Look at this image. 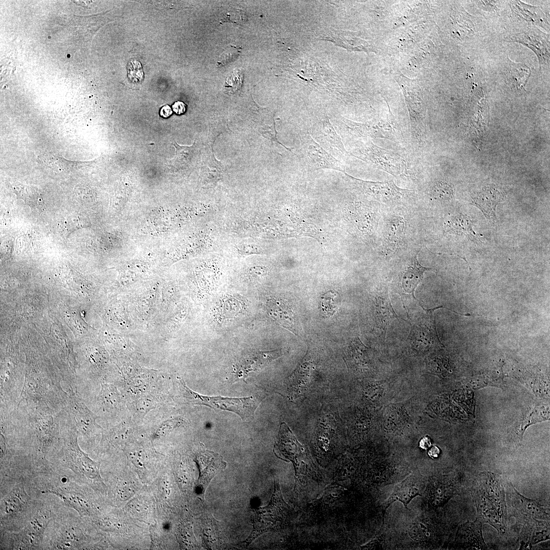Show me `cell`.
<instances>
[{"instance_id": "1", "label": "cell", "mask_w": 550, "mask_h": 550, "mask_svg": "<svg viewBox=\"0 0 550 550\" xmlns=\"http://www.w3.org/2000/svg\"><path fill=\"white\" fill-rule=\"evenodd\" d=\"M274 452L280 459L292 463L297 486L299 482L318 481L322 479V474L319 468L284 422L280 425Z\"/></svg>"}, {"instance_id": "2", "label": "cell", "mask_w": 550, "mask_h": 550, "mask_svg": "<svg viewBox=\"0 0 550 550\" xmlns=\"http://www.w3.org/2000/svg\"><path fill=\"white\" fill-rule=\"evenodd\" d=\"M292 512L293 509L284 500L279 483L275 481L269 503L256 509L254 512L253 530L244 543L249 545L264 533L284 529L291 521Z\"/></svg>"}, {"instance_id": "3", "label": "cell", "mask_w": 550, "mask_h": 550, "mask_svg": "<svg viewBox=\"0 0 550 550\" xmlns=\"http://www.w3.org/2000/svg\"><path fill=\"white\" fill-rule=\"evenodd\" d=\"M180 385L183 401L186 403L232 411L239 416L243 421L253 418L258 405L252 397L229 398L204 396L190 390L182 379H180Z\"/></svg>"}, {"instance_id": "4", "label": "cell", "mask_w": 550, "mask_h": 550, "mask_svg": "<svg viewBox=\"0 0 550 550\" xmlns=\"http://www.w3.org/2000/svg\"><path fill=\"white\" fill-rule=\"evenodd\" d=\"M78 432L73 425L64 437L62 454L66 465L79 475L90 479L99 478L97 466L80 448L77 443Z\"/></svg>"}, {"instance_id": "5", "label": "cell", "mask_w": 550, "mask_h": 550, "mask_svg": "<svg viewBox=\"0 0 550 550\" xmlns=\"http://www.w3.org/2000/svg\"><path fill=\"white\" fill-rule=\"evenodd\" d=\"M396 77L407 103L413 132L420 141L426 133V105L422 91L413 80L403 75Z\"/></svg>"}, {"instance_id": "6", "label": "cell", "mask_w": 550, "mask_h": 550, "mask_svg": "<svg viewBox=\"0 0 550 550\" xmlns=\"http://www.w3.org/2000/svg\"><path fill=\"white\" fill-rule=\"evenodd\" d=\"M27 421L37 442L39 450L46 454L55 445L60 436V421L56 415L38 411H29Z\"/></svg>"}, {"instance_id": "7", "label": "cell", "mask_w": 550, "mask_h": 550, "mask_svg": "<svg viewBox=\"0 0 550 550\" xmlns=\"http://www.w3.org/2000/svg\"><path fill=\"white\" fill-rule=\"evenodd\" d=\"M66 404L64 409L70 417L73 426L78 433L90 438L95 432L101 430L96 422L98 418L86 406L77 389H68Z\"/></svg>"}, {"instance_id": "8", "label": "cell", "mask_w": 550, "mask_h": 550, "mask_svg": "<svg viewBox=\"0 0 550 550\" xmlns=\"http://www.w3.org/2000/svg\"><path fill=\"white\" fill-rule=\"evenodd\" d=\"M299 150L306 164L313 170L331 169L345 173L344 166L323 148L308 131L298 134Z\"/></svg>"}, {"instance_id": "9", "label": "cell", "mask_w": 550, "mask_h": 550, "mask_svg": "<svg viewBox=\"0 0 550 550\" xmlns=\"http://www.w3.org/2000/svg\"><path fill=\"white\" fill-rule=\"evenodd\" d=\"M310 131L312 138L335 157L346 159L349 156L325 113H320L314 117Z\"/></svg>"}, {"instance_id": "10", "label": "cell", "mask_w": 550, "mask_h": 550, "mask_svg": "<svg viewBox=\"0 0 550 550\" xmlns=\"http://www.w3.org/2000/svg\"><path fill=\"white\" fill-rule=\"evenodd\" d=\"M356 152L359 155L356 157L369 162L379 169L394 176L406 173V165L402 157L371 142H368L363 144L356 149Z\"/></svg>"}, {"instance_id": "11", "label": "cell", "mask_w": 550, "mask_h": 550, "mask_svg": "<svg viewBox=\"0 0 550 550\" xmlns=\"http://www.w3.org/2000/svg\"><path fill=\"white\" fill-rule=\"evenodd\" d=\"M344 174L354 189L376 200L383 202L395 201L411 194L410 190L399 188L393 181H365L355 178L346 172Z\"/></svg>"}, {"instance_id": "12", "label": "cell", "mask_w": 550, "mask_h": 550, "mask_svg": "<svg viewBox=\"0 0 550 550\" xmlns=\"http://www.w3.org/2000/svg\"><path fill=\"white\" fill-rule=\"evenodd\" d=\"M337 126L347 134L355 137L393 140L396 135L394 125L390 121L373 120L360 123L341 118L338 121Z\"/></svg>"}, {"instance_id": "13", "label": "cell", "mask_w": 550, "mask_h": 550, "mask_svg": "<svg viewBox=\"0 0 550 550\" xmlns=\"http://www.w3.org/2000/svg\"><path fill=\"white\" fill-rule=\"evenodd\" d=\"M440 307L432 309H425L422 307L425 314L411 324V329L407 338L416 349L424 350L441 345L433 316V311Z\"/></svg>"}, {"instance_id": "14", "label": "cell", "mask_w": 550, "mask_h": 550, "mask_svg": "<svg viewBox=\"0 0 550 550\" xmlns=\"http://www.w3.org/2000/svg\"><path fill=\"white\" fill-rule=\"evenodd\" d=\"M282 355L281 350L250 352L242 355L234 365L232 380H244L249 373L261 370Z\"/></svg>"}, {"instance_id": "15", "label": "cell", "mask_w": 550, "mask_h": 550, "mask_svg": "<svg viewBox=\"0 0 550 550\" xmlns=\"http://www.w3.org/2000/svg\"><path fill=\"white\" fill-rule=\"evenodd\" d=\"M50 520L48 513L37 512L16 536L17 549H31L37 547Z\"/></svg>"}, {"instance_id": "16", "label": "cell", "mask_w": 550, "mask_h": 550, "mask_svg": "<svg viewBox=\"0 0 550 550\" xmlns=\"http://www.w3.org/2000/svg\"><path fill=\"white\" fill-rule=\"evenodd\" d=\"M508 41L520 43L532 49L537 55L540 67L549 63V43L546 34L537 29L516 34Z\"/></svg>"}, {"instance_id": "17", "label": "cell", "mask_w": 550, "mask_h": 550, "mask_svg": "<svg viewBox=\"0 0 550 550\" xmlns=\"http://www.w3.org/2000/svg\"><path fill=\"white\" fill-rule=\"evenodd\" d=\"M372 311L376 325L381 329L384 339L389 324L400 318L392 307L387 287L378 290L373 297Z\"/></svg>"}, {"instance_id": "18", "label": "cell", "mask_w": 550, "mask_h": 550, "mask_svg": "<svg viewBox=\"0 0 550 550\" xmlns=\"http://www.w3.org/2000/svg\"><path fill=\"white\" fill-rule=\"evenodd\" d=\"M415 473H411L405 479L396 485L393 492L384 504L383 522L387 509L395 501L401 502L408 509V504L418 496H422L419 477Z\"/></svg>"}, {"instance_id": "19", "label": "cell", "mask_w": 550, "mask_h": 550, "mask_svg": "<svg viewBox=\"0 0 550 550\" xmlns=\"http://www.w3.org/2000/svg\"><path fill=\"white\" fill-rule=\"evenodd\" d=\"M508 494L512 506L523 518L549 519L546 509L534 500H530L520 494L512 485L508 486Z\"/></svg>"}, {"instance_id": "20", "label": "cell", "mask_w": 550, "mask_h": 550, "mask_svg": "<svg viewBox=\"0 0 550 550\" xmlns=\"http://www.w3.org/2000/svg\"><path fill=\"white\" fill-rule=\"evenodd\" d=\"M474 492L479 520L481 522L488 523L498 531L504 532L505 527L503 515L480 489L475 490Z\"/></svg>"}, {"instance_id": "21", "label": "cell", "mask_w": 550, "mask_h": 550, "mask_svg": "<svg viewBox=\"0 0 550 550\" xmlns=\"http://www.w3.org/2000/svg\"><path fill=\"white\" fill-rule=\"evenodd\" d=\"M213 310V317L216 322L223 323L243 314L246 304L244 298L236 295H228L222 297Z\"/></svg>"}, {"instance_id": "22", "label": "cell", "mask_w": 550, "mask_h": 550, "mask_svg": "<svg viewBox=\"0 0 550 550\" xmlns=\"http://www.w3.org/2000/svg\"><path fill=\"white\" fill-rule=\"evenodd\" d=\"M431 270L432 268L426 267L420 264L417 259V254L414 256L407 264L402 273L401 288L403 293L410 295L413 298L417 300L414 295L415 290L422 281L424 272Z\"/></svg>"}, {"instance_id": "23", "label": "cell", "mask_w": 550, "mask_h": 550, "mask_svg": "<svg viewBox=\"0 0 550 550\" xmlns=\"http://www.w3.org/2000/svg\"><path fill=\"white\" fill-rule=\"evenodd\" d=\"M198 463L200 470V486L204 493L215 474L226 468V463L218 454L212 452H206L201 455Z\"/></svg>"}, {"instance_id": "24", "label": "cell", "mask_w": 550, "mask_h": 550, "mask_svg": "<svg viewBox=\"0 0 550 550\" xmlns=\"http://www.w3.org/2000/svg\"><path fill=\"white\" fill-rule=\"evenodd\" d=\"M269 315L282 326L296 334L293 312L289 304L281 298H271L266 302Z\"/></svg>"}, {"instance_id": "25", "label": "cell", "mask_w": 550, "mask_h": 550, "mask_svg": "<svg viewBox=\"0 0 550 550\" xmlns=\"http://www.w3.org/2000/svg\"><path fill=\"white\" fill-rule=\"evenodd\" d=\"M505 198V195L499 188L488 186L483 188L473 198L475 206L478 207L486 218L496 221V210L498 203Z\"/></svg>"}, {"instance_id": "26", "label": "cell", "mask_w": 550, "mask_h": 550, "mask_svg": "<svg viewBox=\"0 0 550 550\" xmlns=\"http://www.w3.org/2000/svg\"><path fill=\"white\" fill-rule=\"evenodd\" d=\"M58 496L68 506L83 516L89 513L90 505L87 499L79 491L67 487H57L46 491Z\"/></svg>"}, {"instance_id": "27", "label": "cell", "mask_w": 550, "mask_h": 550, "mask_svg": "<svg viewBox=\"0 0 550 550\" xmlns=\"http://www.w3.org/2000/svg\"><path fill=\"white\" fill-rule=\"evenodd\" d=\"M84 539V534L76 526H64L59 530L52 540L54 549H71L79 548Z\"/></svg>"}, {"instance_id": "28", "label": "cell", "mask_w": 550, "mask_h": 550, "mask_svg": "<svg viewBox=\"0 0 550 550\" xmlns=\"http://www.w3.org/2000/svg\"><path fill=\"white\" fill-rule=\"evenodd\" d=\"M28 501L29 497L22 488H14L1 500V514L10 516L22 512Z\"/></svg>"}, {"instance_id": "29", "label": "cell", "mask_w": 550, "mask_h": 550, "mask_svg": "<svg viewBox=\"0 0 550 550\" xmlns=\"http://www.w3.org/2000/svg\"><path fill=\"white\" fill-rule=\"evenodd\" d=\"M527 521L520 534L524 547H528L529 545L549 538V528L546 522L535 519H529Z\"/></svg>"}, {"instance_id": "30", "label": "cell", "mask_w": 550, "mask_h": 550, "mask_svg": "<svg viewBox=\"0 0 550 550\" xmlns=\"http://www.w3.org/2000/svg\"><path fill=\"white\" fill-rule=\"evenodd\" d=\"M508 61L506 71L507 83L517 92L525 91L531 74L530 68L524 64L514 62L509 59Z\"/></svg>"}, {"instance_id": "31", "label": "cell", "mask_w": 550, "mask_h": 550, "mask_svg": "<svg viewBox=\"0 0 550 550\" xmlns=\"http://www.w3.org/2000/svg\"><path fill=\"white\" fill-rule=\"evenodd\" d=\"M463 533V541L466 547L475 549H486L482 533L481 522L478 519L473 522H466L460 528Z\"/></svg>"}, {"instance_id": "32", "label": "cell", "mask_w": 550, "mask_h": 550, "mask_svg": "<svg viewBox=\"0 0 550 550\" xmlns=\"http://www.w3.org/2000/svg\"><path fill=\"white\" fill-rule=\"evenodd\" d=\"M513 11L520 18L531 23L542 25L546 21L544 14L540 7L530 6L520 1H510Z\"/></svg>"}, {"instance_id": "33", "label": "cell", "mask_w": 550, "mask_h": 550, "mask_svg": "<svg viewBox=\"0 0 550 550\" xmlns=\"http://www.w3.org/2000/svg\"><path fill=\"white\" fill-rule=\"evenodd\" d=\"M405 229L404 219L401 217H394L390 219L385 230L388 248L393 251L398 249L402 242Z\"/></svg>"}, {"instance_id": "34", "label": "cell", "mask_w": 550, "mask_h": 550, "mask_svg": "<svg viewBox=\"0 0 550 550\" xmlns=\"http://www.w3.org/2000/svg\"><path fill=\"white\" fill-rule=\"evenodd\" d=\"M349 210L350 217L360 230H371L374 225V215L368 208L355 204L349 207Z\"/></svg>"}, {"instance_id": "35", "label": "cell", "mask_w": 550, "mask_h": 550, "mask_svg": "<svg viewBox=\"0 0 550 550\" xmlns=\"http://www.w3.org/2000/svg\"><path fill=\"white\" fill-rule=\"evenodd\" d=\"M99 407L105 412H111L118 408L120 401L116 388L112 384L101 383L97 399Z\"/></svg>"}, {"instance_id": "36", "label": "cell", "mask_w": 550, "mask_h": 550, "mask_svg": "<svg viewBox=\"0 0 550 550\" xmlns=\"http://www.w3.org/2000/svg\"><path fill=\"white\" fill-rule=\"evenodd\" d=\"M341 296L337 291L331 290L322 294L320 298V312L325 318L333 316L339 309Z\"/></svg>"}, {"instance_id": "37", "label": "cell", "mask_w": 550, "mask_h": 550, "mask_svg": "<svg viewBox=\"0 0 550 550\" xmlns=\"http://www.w3.org/2000/svg\"><path fill=\"white\" fill-rule=\"evenodd\" d=\"M545 409L544 407L535 408L524 419V421L523 420L520 426H519L518 431L516 433L517 436L516 438L518 442L521 441L524 432L528 425L547 420L549 418L548 409Z\"/></svg>"}, {"instance_id": "38", "label": "cell", "mask_w": 550, "mask_h": 550, "mask_svg": "<svg viewBox=\"0 0 550 550\" xmlns=\"http://www.w3.org/2000/svg\"><path fill=\"white\" fill-rule=\"evenodd\" d=\"M244 80V75L239 69L231 72L227 76L224 86L225 92L229 95L235 94L241 89Z\"/></svg>"}, {"instance_id": "39", "label": "cell", "mask_w": 550, "mask_h": 550, "mask_svg": "<svg viewBox=\"0 0 550 550\" xmlns=\"http://www.w3.org/2000/svg\"><path fill=\"white\" fill-rule=\"evenodd\" d=\"M431 194L434 199L441 201L450 200L453 194L452 187L448 183L439 181L432 187Z\"/></svg>"}, {"instance_id": "40", "label": "cell", "mask_w": 550, "mask_h": 550, "mask_svg": "<svg viewBox=\"0 0 550 550\" xmlns=\"http://www.w3.org/2000/svg\"><path fill=\"white\" fill-rule=\"evenodd\" d=\"M127 76L132 82L139 83L144 78V74L141 63L136 60H131L127 66Z\"/></svg>"}, {"instance_id": "41", "label": "cell", "mask_w": 550, "mask_h": 550, "mask_svg": "<svg viewBox=\"0 0 550 550\" xmlns=\"http://www.w3.org/2000/svg\"><path fill=\"white\" fill-rule=\"evenodd\" d=\"M182 423V420L178 418H174L167 420L163 422L157 428L156 434L160 435L164 434L169 431H171L181 425Z\"/></svg>"}, {"instance_id": "42", "label": "cell", "mask_w": 550, "mask_h": 550, "mask_svg": "<svg viewBox=\"0 0 550 550\" xmlns=\"http://www.w3.org/2000/svg\"><path fill=\"white\" fill-rule=\"evenodd\" d=\"M268 273V268L263 266L252 267L248 270L249 277L254 280L264 279L267 276Z\"/></svg>"}, {"instance_id": "43", "label": "cell", "mask_w": 550, "mask_h": 550, "mask_svg": "<svg viewBox=\"0 0 550 550\" xmlns=\"http://www.w3.org/2000/svg\"><path fill=\"white\" fill-rule=\"evenodd\" d=\"M239 252L243 255L261 254L262 251L260 247L253 244H242L237 246Z\"/></svg>"}, {"instance_id": "44", "label": "cell", "mask_w": 550, "mask_h": 550, "mask_svg": "<svg viewBox=\"0 0 550 550\" xmlns=\"http://www.w3.org/2000/svg\"><path fill=\"white\" fill-rule=\"evenodd\" d=\"M475 3L480 8L486 11L497 12L499 10L497 1H475Z\"/></svg>"}, {"instance_id": "45", "label": "cell", "mask_w": 550, "mask_h": 550, "mask_svg": "<svg viewBox=\"0 0 550 550\" xmlns=\"http://www.w3.org/2000/svg\"><path fill=\"white\" fill-rule=\"evenodd\" d=\"M172 108L173 111L177 115H182L184 114L186 109V106L185 104L180 101L175 102L172 105Z\"/></svg>"}, {"instance_id": "46", "label": "cell", "mask_w": 550, "mask_h": 550, "mask_svg": "<svg viewBox=\"0 0 550 550\" xmlns=\"http://www.w3.org/2000/svg\"><path fill=\"white\" fill-rule=\"evenodd\" d=\"M172 111L168 105L163 106L160 110V115L164 118H168L172 114Z\"/></svg>"}, {"instance_id": "47", "label": "cell", "mask_w": 550, "mask_h": 550, "mask_svg": "<svg viewBox=\"0 0 550 550\" xmlns=\"http://www.w3.org/2000/svg\"><path fill=\"white\" fill-rule=\"evenodd\" d=\"M420 447L423 449H427L431 446L430 438L428 437L422 438L419 443Z\"/></svg>"}, {"instance_id": "48", "label": "cell", "mask_w": 550, "mask_h": 550, "mask_svg": "<svg viewBox=\"0 0 550 550\" xmlns=\"http://www.w3.org/2000/svg\"><path fill=\"white\" fill-rule=\"evenodd\" d=\"M440 453L439 449L436 446H433L428 451V454L432 458H437Z\"/></svg>"}]
</instances>
